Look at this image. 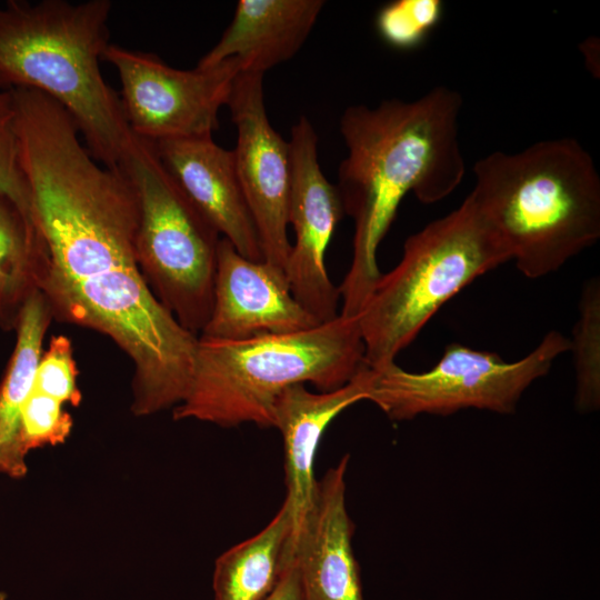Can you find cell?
<instances>
[{"label":"cell","mask_w":600,"mask_h":600,"mask_svg":"<svg viewBox=\"0 0 600 600\" xmlns=\"http://www.w3.org/2000/svg\"><path fill=\"white\" fill-rule=\"evenodd\" d=\"M460 93L439 86L412 101L351 106L340 119L348 154L337 184L344 213L354 222L352 259L339 288L340 314L356 317L381 272L377 251L406 194L438 202L461 183Z\"/></svg>","instance_id":"obj_1"},{"label":"cell","mask_w":600,"mask_h":600,"mask_svg":"<svg viewBox=\"0 0 600 600\" xmlns=\"http://www.w3.org/2000/svg\"><path fill=\"white\" fill-rule=\"evenodd\" d=\"M109 0H9L0 7V91L38 90L73 118L93 159L121 169L136 134L99 61L110 44Z\"/></svg>","instance_id":"obj_2"},{"label":"cell","mask_w":600,"mask_h":600,"mask_svg":"<svg viewBox=\"0 0 600 600\" xmlns=\"http://www.w3.org/2000/svg\"><path fill=\"white\" fill-rule=\"evenodd\" d=\"M473 171L470 194L526 277L557 271L600 238V178L576 139L496 151Z\"/></svg>","instance_id":"obj_3"},{"label":"cell","mask_w":600,"mask_h":600,"mask_svg":"<svg viewBox=\"0 0 600 600\" xmlns=\"http://www.w3.org/2000/svg\"><path fill=\"white\" fill-rule=\"evenodd\" d=\"M366 366L358 317L340 313L293 333L246 340L199 336L190 384L173 419L270 428L274 403L287 388L311 383L334 390Z\"/></svg>","instance_id":"obj_4"},{"label":"cell","mask_w":600,"mask_h":600,"mask_svg":"<svg viewBox=\"0 0 600 600\" xmlns=\"http://www.w3.org/2000/svg\"><path fill=\"white\" fill-rule=\"evenodd\" d=\"M511 261L473 197L409 236L399 263L381 273L358 313L364 359L377 368L396 357L453 296Z\"/></svg>","instance_id":"obj_5"},{"label":"cell","mask_w":600,"mask_h":600,"mask_svg":"<svg viewBox=\"0 0 600 600\" xmlns=\"http://www.w3.org/2000/svg\"><path fill=\"white\" fill-rule=\"evenodd\" d=\"M40 290L53 319L108 336L131 359L134 416H151L184 399L199 336L156 298L137 267L81 279L47 278Z\"/></svg>","instance_id":"obj_6"},{"label":"cell","mask_w":600,"mask_h":600,"mask_svg":"<svg viewBox=\"0 0 600 600\" xmlns=\"http://www.w3.org/2000/svg\"><path fill=\"white\" fill-rule=\"evenodd\" d=\"M121 169L139 196L137 268L180 324L200 336L212 309L222 237L163 167L152 141L136 136Z\"/></svg>","instance_id":"obj_7"},{"label":"cell","mask_w":600,"mask_h":600,"mask_svg":"<svg viewBox=\"0 0 600 600\" xmlns=\"http://www.w3.org/2000/svg\"><path fill=\"white\" fill-rule=\"evenodd\" d=\"M569 350L570 339L558 331L548 332L530 353L512 362L496 352L452 342L437 364L423 372L406 371L396 362L370 367L368 401L398 421L463 409L509 414L524 391Z\"/></svg>","instance_id":"obj_8"},{"label":"cell","mask_w":600,"mask_h":600,"mask_svg":"<svg viewBox=\"0 0 600 600\" xmlns=\"http://www.w3.org/2000/svg\"><path fill=\"white\" fill-rule=\"evenodd\" d=\"M121 82V103L131 131L158 141L212 136L240 71L234 59L192 70L174 69L159 57L110 43L103 57Z\"/></svg>","instance_id":"obj_9"},{"label":"cell","mask_w":600,"mask_h":600,"mask_svg":"<svg viewBox=\"0 0 600 600\" xmlns=\"http://www.w3.org/2000/svg\"><path fill=\"white\" fill-rule=\"evenodd\" d=\"M291 186L288 226L294 232L286 274L294 299L319 322L339 316V288L330 280L324 256L336 227L344 214L337 186L323 174L318 157V136L300 117L289 139Z\"/></svg>","instance_id":"obj_10"},{"label":"cell","mask_w":600,"mask_h":600,"mask_svg":"<svg viewBox=\"0 0 600 600\" xmlns=\"http://www.w3.org/2000/svg\"><path fill=\"white\" fill-rule=\"evenodd\" d=\"M263 76L239 71L226 106L237 129L232 150L236 171L260 238L263 259L286 271L291 249L287 231L290 148L269 121Z\"/></svg>","instance_id":"obj_11"},{"label":"cell","mask_w":600,"mask_h":600,"mask_svg":"<svg viewBox=\"0 0 600 600\" xmlns=\"http://www.w3.org/2000/svg\"><path fill=\"white\" fill-rule=\"evenodd\" d=\"M320 323L294 299L283 269L249 260L226 238L220 239L212 309L200 337L246 340Z\"/></svg>","instance_id":"obj_12"},{"label":"cell","mask_w":600,"mask_h":600,"mask_svg":"<svg viewBox=\"0 0 600 600\" xmlns=\"http://www.w3.org/2000/svg\"><path fill=\"white\" fill-rule=\"evenodd\" d=\"M349 454L317 481L313 500L292 541L303 600H364L346 506Z\"/></svg>","instance_id":"obj_13"},{"label":"cell","mask_w":600,"mask_h":600,"mask_svg":"<svg viewBox=\"0 0 600 600\" xmlns=\"http://www.w3.org/2000/svg\"><path fill=\"white\" fill-rule=\"evenodd\" d=\"M170 176L222 238L252 261H263L260 238L242 192L232 150L212 136L152 142Z\"/></svg>","instance_id":"obj_14"},{"label":"cell","mask_w":600,"mask_h":600,"mask_svg":"<svg viewBox=\"0 0 600 600\" xmlns=\"http://www.w3.org/2000/svg\"><path fill=\"white\" fill-rule=\"evenodd\" d=\"M371 379L372 370L366 366L338 389L312 392L306 384H294L283 390L274 403L273 428L280 431L283 442L284 500L293 522V539L313 500V463L321 437L343 410L368 400Z\"/></svg>","instance_id":"obj_15"},{"label":"cell","mask_w":600,"mask_h":600,"mask_svg":"<svg viewBox=\"0 0 600 600\" xmlns=\"http://www.w3.org/2000/svg\"><path fill=\"white\" fill-rule=\"evenodd\" d=\"M323 6L322 0H240L232 21L197 66L234 59L240 71L264 74L300 50Z\"/></svg>","instance_id":"obj_16"},{"label":"cell","mask_w":600,"mask_h":600,"mask_svg":"<svg viewBox=\"0 0 600 600\" xmlns=\"http://www.w3.org/2000/svg\"><path fill=\"white\" fill-rule=\"evenodd\" d=\"M53 319L41 290L26 302L16 328L17 341L0 383V473L22 479L28 472L21 441V411L32 392L46 332Z\"/></svg>","instance_id":"obj_17"},{"label":"cell","mask_w":600,"mask_h":600,"mask_svg":"<svg viewBox=\"0 0 600 600\" xmlns=\"http://www.w3.org/2000/svg\"><path fill=\"white\" fill-rule=\"evenodd\" d=\"M293 522L286 500L257 534L231 547L216 561L214 600H264L292 551Z\"/></svg>","instance_id":"obj_18"},{"label":"cell","mask_w":600,"mask_h":600,"mask_svg":"<svg viewBox=\"0 0 600 600\" xmlns=\"http://www.w3.org/2000/svg\"><path fill=\"white\" fill-rule=\"evenodd\" d=\"M49 262L40 231L0 193V329L16 330L26 302L41 288Z\"/></svg>","instance_id":"obj_19"},{"label":"cell","mask_w":600,"mask_h":600,"mask_svg":"<svg viewBox=\"0 0 600 600\" xmlns=\"http://www.w3.org/2000/svg\"><path fill=\"white\" fill-rule=\"evenodd\" d=\"M576 371V408L592 412L600 407V282L588 280L579 303V319L570 340Z\"/></svg>","instance_id":"obj_20"},{"label":"cell","mask_w":600,"mask_h":600,"mask_svg":"<svg viewBox=\"0 0 600 600\" xmlns=\"http://www.w3.org/2000/svg\"><path fill=\"white\" fill-rule=\"evenodd\" d=\"M442 14L441 0H394L381 7L376 28L388 46L413 50L427 40Z\"/></svg>","instance_id":"obj_21"},{"label":"cell","mask_w":600,"mask_h":600,"mask_svg":"<svg viewBox=\"0 0 600 600\" xmlns=\"http://www.w3.org/2000/svg\"><path fill=\"white\" fill-rule=\"evenodd\" d=\"M0 193L10 198L38 229L31 191L19 161L12 90L0 91Z\"/></svg>","instance_id":"obj_22"},{"label":"cell","mask_w":600,"mask_h":600,"mask_svg":"<svg viewBox=\"0 0 600 600\" xmlns=\"http://www.w3.org/2000/svg\"><path fill=\"white\" fill-rule=\"evenodd\" d=\"M72 427L73 420L63 403L32 389L21 411V441L27 454L64 443Z\"/></svg>","instance_id":"obj_23"},{"label":"cell","mask_w":600,"mask_h":600,"mask_svg":"<svg viewBox=\"0 0 600 600\" xmlns=\"http://www.w3.org/2000/svg\"><path fill=\"white\" fill-rule=\"evenodd\" d=\"M78 369L71 340L52 336L48 350L39 361L33 390L47 394L61 403L78 407L82 394L78 387Z\"/></svg>","instance_id":"obj_24"},{"label":"cell","mask_w":600,"mask_h":600,"mask_svg":"<svg viewBox=\"0 0 600 600\" xmlns=\"http://www.w3.org/2000/svg\"><path fill=\"white\" fill-rule=\"evenodd\" d=\"M264 600H303L297 564L291 551L281 576Z\"/></svg>","instance_id":"obj_25"},{"label":"cell","mask_w":600,"mask_h":600,"mask_svg":"<svg viewBox=\"0 0 600 600\" xmlns=\"http://www.w3.org/2000/svg\"><path fill=\"white\" fill-rule=\"evenodd\" d=\"M0 600H7V594L0 591Z\"/></svg>","instance_id":"obj_26"}]
</instances>
